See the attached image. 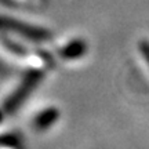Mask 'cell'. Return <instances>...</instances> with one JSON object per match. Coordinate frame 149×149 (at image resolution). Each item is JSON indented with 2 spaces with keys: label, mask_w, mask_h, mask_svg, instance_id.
<instances>
[{
  "label": "cell",
  "mask_w": 149,
  "mask_h": 149,
  "mask_svg": "<svg viewBox=\"0 0 149 149\" xmlns=\"http://www.w3.org/2000/svg\"><path fill=\"white\" fill-rule=\"evenodd\" d=\"M0 29L18 33V35H22V36L28 37V39H31V40H37V42L47 40L48 37H50V33H48L46 29L32 26V25H28L25 22L17 21V19L6 18V17H3V15H0Z\"/></svg>",
  "instance_id": "obj_1"
},
{
  "label": "cell",
  "mask_w": 149,
  "mask_h": 149,
  "mask_svg": "<svg viewBox=\"0 0 149 149\" xmlns=\"http://www.w3.org/2000/svg\"><path fill=\"white\" fill-rule=\"evenodd\" d=\"M42 77V73L37 70H31L29 73L25 76V79L22 81V84L15 90V93L10 97V100L6 102V109L8 112H14L17 108L21 105L22 101L26 100V97L29 95V93L32 88L36 87V84L39 83V80Z\"/></svg>",
  "instance_id": "obj_2"
},
{
  "label": "cell",
  "mask_w": 149,
  "mask_h": 149,
  "mask_svg": "<svg viewBox=\"0 0 149 149\" xmlns=\"http://www.w3.org/2000/svg\"><path fill=\"white\" fill-rule=\"evenodd\" d=\"M57 117H58V112L54 111V109H50V111H46V112H43V113H40L37 116L35 124H36V127L39 130H44V128L50 127L57 120Z\"/></svg>",
  "instance_id": "obj_3"
},
{
  "label": "cell",
  "mask_w": 149,
  "mask_h": 149,
  "mask_svg": "<svg viewBox=\"0 0 149 149\" xmlns=\"http://www.w3.org/2000/svg\"><path fill=\"white\" fill-rule=\"evenodd\" d=\"M83 51H84V46L80 42H74L73 44H70L68 48L65 47L62 54H64L65 57H77V55H80Z\"/></svg>",
  "instance_id": "obj_4"
}]
</instances>
